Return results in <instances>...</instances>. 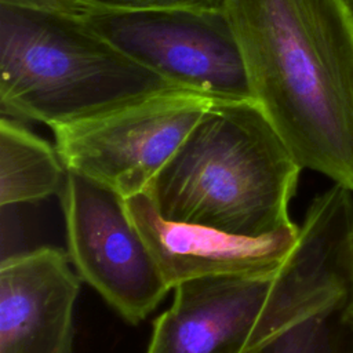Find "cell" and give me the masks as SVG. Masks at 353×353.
Listing matches in <instances>:
<instances>
[{
    "mask_svg": "<svg viewBox=\"0 0 353 353\" xmlns=\"http://www.w3.org/2000/svg\"><path fill=\"white\" fill-rule=\"evenodd\" d=\"M175 87L81 18L0 4L3 116L51 128Z\"/></svg>",
    "mask_w": 353,
    "mask_h": 353,
    "instance_id": "obj_3",
    "label": "cell"
},
{
    "mask_svg": "<svg viewBox=\"0 0 353 353\" xmlns=\"http://www.w3.org/2000/svg\"><path fill=\"white\" fill-rule=\"evenodd\" d=\"M254 102L302 168L353 192V17L345 0H223Z\"/></svg>",
    "mask_w": 353,
    "mask_h": 353,
    "instance_id": "obj_1",
    "label": "cell"
},
{
    "mask_svg": "<svg viewBox=\"0 0 353 353\" xmlns=\"http://www.w3.org/2000/svg\"><path fill=\"white\" fill-rule=\"evenodd\" d=\"M302 167L254 101H218L145 193L167 221L259 239L296 226Z\"/></svg>",
    "mask_w": 353,
    "mask_h": 353,
    "instance_id": "obj_2",
    "label": "cell"
},
{
    "mask_svg": "<svg viewBox=\"0 0 353 353\" xmlns=\"http://www.w3.org/2000/svg\"><path fill=\"white\" fill-rule=\"evenodd\" d=\"M273 276H208L178 284L146 353H244Z\"/></svg>",
    "mask_w": 353,
    "mask_h": 353,
    "instance_id": "obj_9",
    "label": "cell"
},
{
    "mask_svg": "<svg viewBox=\"0 0 353 353\" xmlns=\"http://www.w3.org/2000/svg\"><path fill=\"white\" fill-rule=\"evenodd\" d=\"M0 4L81 19L105 7L97 0H0Z\"/></svg>",
    "mask_w": 353,
    "mask_h": 353,
    "instance_id": "obj_13",
    "label": "cell"
},
{
    "mask_svg": "<svg viewBox=\"0 0 353 353\" xmlns=\"http://www.w3.org/2000/svg\"><path fill=\"white\" fill-rule=\"evenodd\" d=\"M244 353H353V285Z\"/></svg>",
    "mask_w": 353,
    "mask_h": 353,
    "instance_id": "obj_12",
    "label": "cell"
},
{
    "mask_svg": "<svg viewBox=\"0 0 353 353\" xmlns=\"http://www.w3.org/2000/svg\"><path fill=\"white\" fill-rule=\"evenodd\" d=\"M61 193L69 255L80 277L127 321L139 323L171 288L125 199L73 171Z\"/></svg>",
    "mask_w": 353,
    "mask_h": 353,
    "instance_id": "obj_6",
    "label": "cell"
},
{
    "mask_svg": "<svg viewBox=\"0 0 353 353\" xmlns=\"http://www.w3.org/2000/svg\"><path fill=\"white\" fill-rule=\"evenodd\" d=\"M84 21L128 57L176 87L218 101H254L223 8L105 6Z\"/></svg>",
    "mask_w": 353,
    "mask_h": 353,
    "instance_id": "obj_5",
    "label": "cell"
},
{
    "mask_svg": "<svg viewBox=\"0 0 353 353\" xmlns=\"http://www.w3.org/2000/svg\"><path fill=\"white\" fill-rule=\"evenodd\" d=\"M128 212L170 288L208 276L273 274L292 250L299 228L250 239L164 219L142 192L125 199Z\"/></svg>",
    "mask_w": 353,
    "mask_h": 353,
    "instance_id": "obj_8",
    "label": "cell"
},
{
    "mask_svg": "<svg viewBox=\"0 0 353 353\" xmlns=\"http://www.w3.org/2000/svg\"><path fill=\"white\" fill-rule=\"evenodd\" d=\"M108 7L123 8H222L223 0H97Z\"/></svg>",
    "mask_w": 353,
    "mask_h": 353,
    "instance_id": "obj_14",
    "label": "cell"
},
{
    "mask_svg": "<svg viewBox=\"0 0 353 353\" xmlns=\"http://www.w3.org/2000/svg\"><path fill=\"white\" fill-rule=\"evenodd\" d=\"M79 279L57 248L1 261L0 353H72Z\"/></svg>",
    "mask_w": 353,
    "mask_h": 353,
    "instance_id": "obj_10",
    "label": "cell"
},
{
    "mask_svg": "<svg viewBox=\"0 0 353 353\" xmlns=\"http://www.w3.org/2000/svg\"><path fill=\"white\" fill-rule=\"evenodd\" d=\"M215 102L188 88L163 90L51 127L55 149L68 171L128 199L146 190Z\"/></svg>",
    "mask_w": 353,
    "mask_h": 353,
    "instance_id": "obj_4",
    "label": "cell"
},
{
    "mask_svg": "<svg viewBox=\"0 0 353 353\" xmlns=\"http://www.w3.org/2000/svg\"><path fill=\"white\" fill-rule=\"evenodd\" d=\"M345 3H346L347 8H349V11H350V15L353 17V0H345Z\"/></svg>",
    "mask_w": 353,
    "mask_h": 353,
    "instance_id": "obj_15",
    "label": "cell"
},
{
    "mask_svg": "<svg viewBox=\"0 0 353 353\" xmlns=\"http://www.w3.org/2000/svg\"><path fill=\"white\" fill-rule=\"evenodd\" d=\"M353 285V192L334 183L306 211L273 276L250 349Z\"/></svg>",
    "mask_w": 353,
    "mask_h": 353,
    "instance_id": "obj_7",
    "label": "cell"
},
{
    "mask_svg": "<svg viewBox=\"0 0 353 353\" xmlns=\"http://www.w3.org/2000/svg\"><path fill=\"white\" fill-rule=\"evenodd\" d=\"M68 170L55 146L11 117L0 120L1 207L41 200L62 192Z\"/></svg>",
    "mask_w": 353,
    "mask_h": 353,
    "instance_id": "obj_11",
    "label": "cell"
}]
</instances>
